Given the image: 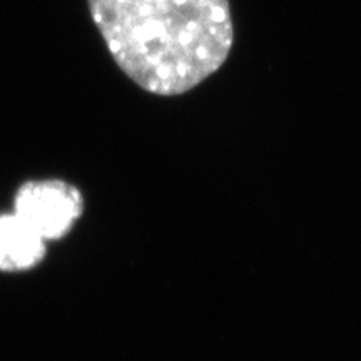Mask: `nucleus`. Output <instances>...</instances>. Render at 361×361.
Masks as SVG:
<instances>
[{"label":"nucleus","mask_w":361,"mask_h":361,"mask_svg":"<svg viewBox=\"0 0 361 361\" xmlns=\"http://www.w3.org/2000/svg\"><path fill=\"white\" fill-rule=\"evenodd\" d=\"M112 61L154 96H180L214 75L234 44L229 0H87Z\"/></svg>","instance_id":"f257e3e1"},{"label":"nucleus","mask_w":361,"mask_h":361,"mask_svg":"<svg viewBox=\"0 0 361 361\" xmlns=\"http://www.w3.org/2000/svg\"><path fill=\"white\" fill-rule=\"evenodd\" d=\"M12 211L51 243L72 231L84 213V197L67 180L34 179L19 188Z\"/></svg>","instance_id":"f03ea898"},{"label":"nucleus","mask_w":361,"mask_h":361,"mask_svg":"<svg viewBox=\"0 0 361 361\" xmlns=\"http://www.w3.org/2000/svg\"><path fill=\"white\" fill-rule=\"evenodd\" d=\"M49 243L13 211L0 214V271L22 273L42 263Z\"/></svg>","instance_id":"7ed1b4c3"}]
</instances>
